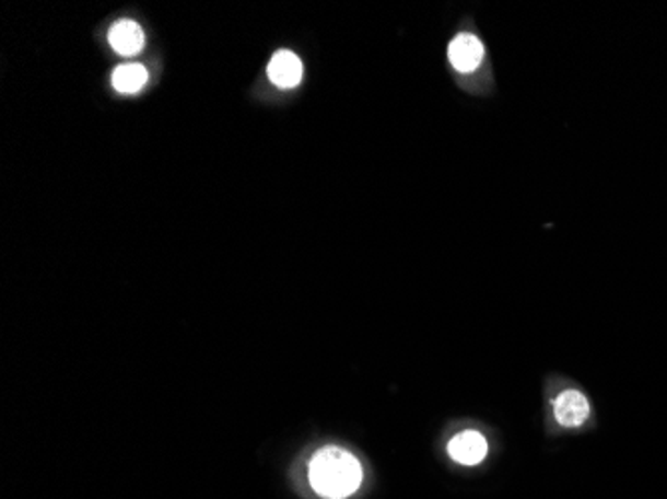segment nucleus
I'll return each mask as SVG.
<instances>
[{"label": "nucleus", "mask_w": 667, "mask_h": 499, "mask_svg": "<svg viewBox=\"0 0 667 499\" xmlns=\"http://www.w3.org/2000/svg\"><path fill=\"white\" fill-rule=\"evenodd\" d=\"M311 486L326 499H344L362 484V465L342 448H324L311 460Z\"/></svg>", "instance_id": "f257e3e1"}, {"label": "nucleus", "mask_w": 667, "mask_h": 499, "mask_svg": "<svg viewBox=\"0 0 667 499\" xmlns=\"http://www.w3.org/2000/svg\"><path fill=\"white\" fill-rule=\"evenodd\" d=\"M555 420L564 428H580L589 418V402L577 390H565L553 399Z\"/></svg>", "instance_id": "f03ea898"}, {"label": "nucleus", "mask_w": 667, "mask_h": 499, "mask_svg": "<svg viewBox=\"0 0 667 499\" xmlns=\"http://www.w3.org/2000/svg\"><path fill=\"white\" fill-rule=\"evenodd\" d=\"M448 454L461 465H476L488 454V442L480 431H461L448 443Z\"/></svg>", "instance_id": "7ed1b4c3"}, {"label": "nucleus", "mask_w": 667, "mask_h": 499, "mask_svg": "<svg viewBox=\"0 0 667 499\" xmlns=\"http://www.w3.org/2000/svg\"><path fill=\"white\" fill-rule=\"evenodd\" d=\"M448 57L458 72H472L482 65V43L473 35H458L449 45Z\"/></svg>", "instance_id": "20e7f679"}, {"label": "nucleus", "mask_w": 667, "mask_h": 499, "mask_svg": "<svg viewBox=\"0 0 667 499\" xmlns=\"http://www.w3.org/2000/svg\"><path fill=\"white\" fill-rule=\"evenodd\" d=\"M302 62L290 50H278L268 65V79L277 84L278 89H294L302 80Z\"/></svg>", "instance_id": "39448f33"}, {"label": "nucleus", "mask_w": 667, "mask_h": 499, "mask_svg": "<svg viewBox=\"0 0 667 499\" xmlns=\"http://www.w3.org/2000/svg\"><path fill=\"white\" fill-rule=\"evenodd\" d=\"M108 43L122 57H134L144 48V31L134 21H120L108 33Z\"/></svg>", "instance_id": "423d86ee"}, {"label": "nucleus", "mask_w": 667, "mask_h": 499, "mask_svg": "<svg viewBox=\"0 0 667 499\" xmlns=\"http://www.w3.org/2000/svg\"><path fill=\"white\" fill-rule=\"evenodd\" d=\"M149 80V72L142 67V65H122L115 70L113 74V84L118 92H125V94H134L139 92Z\"/></svg>", "instance_id": "0eeeda50"}]
</instances>
